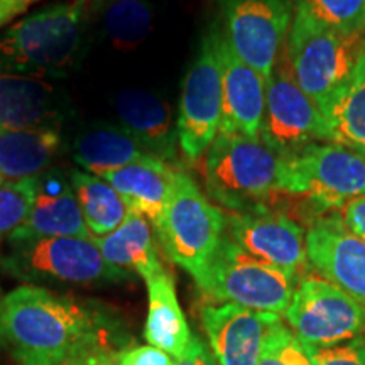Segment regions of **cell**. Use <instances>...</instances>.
<instances>
[{
	"label": "cell",
	"mask_w": 365,
	"mask_h": 365,
	"mask_svg": "<svg viewBox=\"0 0 365 365\" xmlns=\"http://www.w3.org/2000/svg\"><path fill=\"white\" fill-rule=\"evenodd\" d=\"M103 341H118V323L95 303L33 284L0 296V345L17 365H63Z\"/></svg>",
	"instance_id": "obj_1"
},
{
	"label": "cell",
	"mask_w": 365,
	"mask_h": 365,
	"mask_svg": "<svg viewBox=\"0 0 365 365\" xmlns=\"http://www.w3.org/2000/svg\"><path fill=\"white\" fill-rule=\"evenodd\" d=\"M86 0H63L0 33V71L44 78L65 73L78 54Z\"/></svg>",
	"instance_id": "obj_2"
},
{
	"label": "cell",
	"mask_w": 365,
	"mask_h": 365,
	"mask_svg": "<svg viewBox=\"0 0 365 365\" xmlns=\"http://www.w3.org/2000/svg\"><path fill=\"white\" fill-rule=\"evenodd\" d=\"M365 34H344L294 6L286 53L296 83L325 115L352 78Z\"/></svg>",
	"instance_id": "obj_3"
},
{
	"label": "cell",
	"mask_w": 365,
	"mask_h": 365,
	"mask_svg": "<svg viewBox=\"0 0 365 365\" xmlns=\"http://www.w3.org/2000/svg\"><path fill=\"white\" fill-rule=\"evenodd\" d=\"M2 271L24 284L105 287L134 279L129 272L110 266L91 239L11 240L0 255Z\"/></svg>",
	"instance_id": "obj_4"
},
{
	"label": "cell",
	"mask_w": 365,
	"mask_h": 365,
	"mask_svg": "<svg viewBox=\"0 0 365 365\" xmlns=\"http://www.w3.org/2000/svg\"><path fill=\"white\" fill-rule=\"evenodd\" d=\"M282 159L261 137L218 132L205 159L208 195L230 212L266 207L279 191Z\"/></svg>",
	"instance_id": "obj_5"
},
{
	"label": "cell",
	"mask_w": 365,
	"mask_h": 365,
	"mask_svg": "<svg viewBox=\"0 0 365 365\" xmlns=\"http://www.w3.org/2000/svg\"><path fill=\"white\" fill-rule=\"evenodd\" d=\"M154 232L164 254L198 284L227 234V215L202 193L188 173L178 170Z\"/></svg>",
	"instance_id": "obj_6"
},
{
	"label": "cell",
	"mask_w": 365,
	"mask_h": 365,
	"mask_svg": "<svg viewBox=\"0 0 365 365\" xmlns=\"http://www.w3.org/2000/svg\"><path fill=\"white\" fill-rule=\"evenodd\" d=\"M296 277L244 252L225 234L198 287L220 303L281 314L293 299Z\"/></svg>",
	"instance_id": "obj_7"
},
{
	"label": "cell",
	"mask_w": 365,
	"mask_h": 365,
	"mask_svg": "<svg viewBox=\"0 0 365 365\" xmlns=\"http://www.w3.org/2000/svg\"><path fill=\"white\" fill-rule=\"evenodd\" d=\"M281 193L304 196L318 213L335 212L365 195V159L345 145L314 143L282 159Z\"/></svg>",
	"instance_id": "obj_8"
},
{
	"label": "cell",
	"mask_w": 365,
	"mask_h": 365,
	"mask_svg": "<svg viewBox=\"0 0 365 365\" xmlns=\"http://www.w3.org/2000/svg\"><path fill=\"white\" fill-rule=\"evenodd\" d=\"M259 137L281 159H289L314 143H327V122L291 71L286 46L266 83V108Z\"/></svg>",
	"instance_id": "obj_9"
},
{
	"label": "cell",
	"mask_w": 365,
	"mask_h": 365,
	"mask_svg": "<svg viewBox=\"0 0 365 365\" xmlns=\"http://www.w3.org/2000/svg\"><path fill=\"white\" fill-rule=\"evenodd\" d=\"M220 27L205 36L193 65L182 81L178 113V144L185 161L196 163L207 154L218 134L222 117Z\"/></svg>",
	"instance_id": "obj_10"
},
{
	"label": "cell",
	"mask_w": 365,
	"mask_h": 365,
	"mask_svg": "<svg viewBox=\"0 0 365 365\" xmlns=\"http://www.w3.org/2000/svg\"><path fill=\"white\" fill-rule=\"evenodd\" d=\"M284 314L291 330L312 349L345 344L365 331L364 304L312 274L301 277Z\"/></svg>",
	"instance_id": "obj_11"
},
{
	"label": "cell",
	"mask_w": 365,
	"mask_h": 365,
	"mask_svg": "<svg viewBox=\"0 0 365 365\" xmlns=\"http://www.w3.org/2000/svg\"><path fill=\"white\" fill-rule=\"evenodd\" d=\"M223 38L242 61L269 80L286 46L294 0H220Z\"/></svg>",
	"instance_id": "obj_12"
},
{
	"label": "cell",
	"mask_w": 365,
	"mask_h": 365,
	"mask_svg": "<svg viewBox=\"0 0 365 365\" xmlns=\"http://www.w3.org/2000/svg\"><path fill=\"white\" fill-rule=\"evenodd\" d=\"M227 234L259 261L281 269L296 279L307 276V232L294 218L269 205L227 215Z\"/></svg>",
	"instance_id": "obj_13"
},
{
	"label": "cell",
	"mask_w": 365,
	"mask_h": 365,
	"mask_svg": "<svg viewBox=\"0 0 365 365\" xmlns=\"http://www.w3.org/2000/svg\"><path fill=\"white\" fill-rule=\"evenodd\" d=\"M307 254L314 271L365 307V240L341 223L339 213L309 223Z\"/></svg>",
	"instance_id": "obj_14"
},
{
	"label": "cell",
	"mask_w": 365,
	"mask_h": 365,
	"mask_svg": "<svg viewBox=\"0 0 365 365\" xmlns=\"http://www.w3.org/2000/svg\"><path fill=\"white\" fill-rule=\"evenodd\" d=\"M279 314L255 312L234 303L207 304L202 323L218 365H257Z\"/></svg>",
	"instance_id": "obj_15"
},
{
	"label": "cell",
	"mask_w": 365,
	"mask_h": 365,
	"mask_svg": "<svg viewBox=\"0 0 365 365\" xmlns=\"http://www.w3.org/2000/svg\"><path fill=\"white\" fill-rule=\"evenodd\" d=\"M222 117L218 132L259 137L266 108V80L234 53L220 29Z\"/></svg>",
	"instance_id": "obj_16"
},
{
	"label": "cell",
	"mask_w": 365,
	"mask_h": 365,
	"mask_svg": "<svg viewBox=\"0 0 365 365\" xmlns=\"http://www.w3.org/2000/svg\"><path fill=\"white\" fill-rule=\"evenodd\" d=\"M51 237L91 239L71 182L59 170H48L36 178L34 202L29 217L7 242Z\"/></svg>",
	"instance_id": "obj_17"
},
{
	"label": "cell",
	"mask_w": 365,
	"mask_h": 365,
	"mask_svg": "<svg viewBox=\"0 0 365 365\" xmlns=\"http://www.w3.org/2000/svg\"><path fill=\"white\" fill-rule=\"evenodd\" d=\"M63 118L65 103L49 81L0 71V130L58 129Z\"/></svg>",
	"instance_id": "obj_18"
},
{
	"label": "cell",
	"mask_w": 365,
	"mask_h": 365,
	"mask_svg": "<svg viewBox=\"0 0 365 365\" xmlns=\"http://www.w3.org/2000/svg\"><path fill=\"white\" fill-rule=\"evenodd\" d=\"M122 129L150 156L173 164L178 159V129L170 105L145 90L129 88L115 98Z\"/></svg>",
	"instance_id": "obj_19"
},
{
	"label": "cell",
	"mask_w": 365,
	"mask_h": 365,
	"mask_svg": "<svg viewBox=\"0 0 365 365\" xmlns=\"http://www.w3.org/2000/svg\"><path fill=\"white\" fill-rule=\"evenodd\" d=\"M176 171L173 164L154 156H145L120 170L105 173L100 178L122 196L129 212L145 217L154 227L170 198Z\"/></svg>",
	"instance_id": "obj_20"
},
{
	"label": "cell",
	"mask_w": 365,
	"mask_h": 365,
	"mask_svg": "<svg viewBox=\"0 0 365 365\" xmlns=\"http://www.w3.org/2000/svg\"><path fill=\"white\" fill-rule=\"evenodd\" d=\"M149 294L148 318L144 325V339L149 345L180 360L193 339L181 304L178 301L175 279L168 271L158 272L145 281Z\"/></svg>",
	"instance_id": "obj_21"
},
{
	"label": "cell",
	"mask_w": 365,
	"mask_h": 365,
	"mask_svg": "<svg viewBox=\"0 0 365 365\" xmlns=\"http://www.w3.org/2000/svg\"><path fill=\"white\" fill-rule=\"evenodd\" d=\"M61 148L58 129L0 130V185H16L51 170Z\"/></svg>",
	"instance_id": "obj_22"
},
{
	"label": "cell",
	"mask_w": 365,
	"mask_h": 365,
	"mask_svg": "<svg viewBox=\"0 0 365 365\" xmlns=\"http://www.w3.org/2000/svg\"><path fill=\"white\" fill-rule=\"evenodd\" d=\"M91 240L110 266L132 276L137 274L144 281L164 269L149 220L135 212H129L124 223L108 235L93 237Z\"/></svg>",
	"instance_id": "obj_23"
},
{
	"label": "cell",
	"mask_w": 365,
	"mask_h": 365,
	"mask_svg": "<svg viewBox=\"0 0 365 365\" xmlns=\"http://www.w3.org/2000/svg\"><path fill=\"white\" fill-rule=\"evenodd\" d=\"M145 156L150 154L122 127H95L76 137L73 145L75 163L95 176L117 171Z\"/></svg>",
	"instance_id": "obj_24"
},
{
	"label": "cell",
	"mask_w": 365,
	"mask_h": 365,
	"mask_svg": "<svg viewBox=\"0 0 365 365\" xmlns=\"http://www.w3.org/2000/svg\"><path fill=\"white\" fill-rule=\"evenodd\" d=\"M328 139L365 159V48L345 90L325 113Z\"/></svg>",
	"instance_id": "obj_25"
},
{
	"label": "cell",
	"mask_w": 365,
	"mask_h": 365,
	"mask_svg": "<svg viewBox=\"0 0 365 365\" xmlns=\"http://www.w3.org/2000/svg\"><path fill=\"white\" fill-rule=\"evenodd\" d=\"M70 182L91 239L108 235L124 223L129 215V208L122 196L103 178L73 171Z\"/></svg>",
	"instance_id": "obj_26"
},
{
	"label": "cell",
	"mask_w": 365,
	"mask_h": 365,
	"mask_svg": "<svg viewBox=\"0 0 365 365\" xmlns=\"http://www.w3.org/2000/svg\"><path fill=\"white\" fill-rule=\"evenodd\" d=\"M103 26L115 44L134 46L149 33L150 9L143 0H115L105 12Z\"/></svg>",
	"instance_id": "obj_27"
},
{
	"label": "cell",
	"mask_w": 365,
	"mask_h": 365,
	"mask_svg": "<svg viewBox=\"0 0 365 365\" xmlns=\"http://www.w3.org/2000/svg\"><path fill=\"white\" fill-rule=\"evenodd\" d=\"M313 19L344 34H365V0H294Z\"/></svg>",
	"instance_id": "obj_28"
},
{
	"label": "cell",
	"mask_w": 365,
	"mask_h": 365,
	"mask_svg": "<svg viewBox=\"0 0 365 365\" xmlns=\"http://www.w3.org/2000/svg\"><path fill=\"white\" fill-rule=\"evenodd\" d=\"M36 180L0 185V249L24 225L34 202Z\"/></svg>",
	"instance_id": "obj_29"
},
{
	"label": "cell",
	"mask_w": 365,
	"mask_h": 365,
	"mask_svg": "<svg viewBox=\"0 0 365 365\" xmlns=\"http://www.w3.org/2000/svg\"><path fill=\"white\" fill-rule=\"evenodd\" d=\"M257 365H314L312 350L299 336L277 322L269 331Z\"/></svg>",
	"instance_id": "obj_30"
},
{
	"label": "cell",
	"mask_w": 365,
	"mask_h": 365,
	"mask_svg": "<svg viewBox=\"0 0 365 365\" xmlns=\"http://www.w3.org/2000/svg\"><path fill=\"white\" fill-rule=\"evenodd\" d=\"M309 350L314 365H365V331L345 344Z\"/></svg>",
	"instance_id": "obj_31"
},
{
	"label": "cell",
	"mask_w": 365,
	"mask_h": 365,
	"mask_svg": "<svg viewBox=\"0 0 365 365\" xmlns=\"http://www.w3.org/2000/svg\"><path fill=\"white\" fill-rule=\"evenodd\" d=\"M120 365H175V359L153 345H134L118 350Z\"/></svg>",
	"instance_id": "obj_32"
},
{
	"label": "cell",
	"mask_w": 365,
	"mask_h": 365,
	"mask_svg": "<svg viewBox=\"0 0 365 365\" xmlns=\"http://www.w3.org/2000/svg\"><path fill=\"white\" fill-rule=\"evenodd\" d=\"M118 341H103L91 345L83 352L76 354L63 365H120L118 362Z\"/></svg>",
	"instance_id": "obj_33"
},
{
	"label": "cell",
	"mask_w": 365,
	"mask_h": 365,
	"mask_svg": "<svg viewBox=\"0 0 365 365\" xmlns=\"http://www.w3.org/2000/svg\"><path fill=\"white\" fill-rule=\"evenodd\" d=\"M340 220L344 225L357 235L359 239L365 240V195L346 202L340 208Z\"/></svg>",
	"instance_id": "obj_34"
},
{
	"label": "cell",
	"mask_w": 365,
	"mask_h": 365,
	"mask_svg": "<svg viewBox=\"0 0 365 365\" xmlns=\"http://www.w3.org/2000/svg\"><path fill=\"white\" fill-rule=\"evenodd\" d=\"M175 365H218V362L212 350L198 336L193 335L188 350L180 360H176Z\"/></svg>",
	"instance_id": "obj_35"
},
{
	"label": "cell",
	"mask_w": 365,
	"mask_h": 365,
	"mask_svg": "<svg viewBox=\"0 0 365 365\" xmlns=\"http://www.w3.org/2000/svg\"><path fill=\"white\" fill-rule=\"evenodd\" d=\"M41 0H0V29L11 24Z\"/></svg>",
	"instance_id": "obj_36"
}]
</instances>
